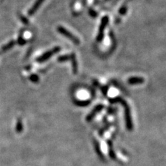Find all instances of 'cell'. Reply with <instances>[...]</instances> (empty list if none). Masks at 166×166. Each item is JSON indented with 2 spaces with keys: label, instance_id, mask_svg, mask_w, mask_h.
Instances as JSON below:
<instances>
[{
  "label": "cell",
  "instance_id": "obj_8",
  "mask_svg": "<svg viewBox=\"0 0 166 166\" xmlns=\"http://www.w3.org/2000/svg\"><path fill=\"white\" fill-rule=\"evenodd\" d=\"M109 146V156H110V157L114 159V158H116V155L115 153H114V152L113 150V148H112V145H111V142H109L108 144Z\"/></svg>",
  "mask_w": 166,
  "mask_h": 166
},
{
  "label": "cell",
  "instance_id": "obj_5",
  "mask_svg": "<svg viewBox=\"0 0 166 166\" xmlns=\"http://www.w3.org/2000/svg\"><path fill=\"white\" fill-rule=\"evenodd\" d=\"M103 108H104V106L102 105H98L97 106H96L95 108L92 110V111L89 114H88L87 116L86 117V121H92V119L94 118L95 116L98 113H99V112L101 111Z\"/></svg>",
  "mask_w": 166,
  "mask_h": 166
},
{
  "label": "cell",
  "instance_id": "obj_11",
  "mask_svg": "<svg viewBox=\"0 0 166 166\" xmlns=\"http://www.w3.org/2000/svg\"><path fill=\"white\" fill-rule=\"evenodd\" d=\"M70 60V55H62V56H61V57H60L59 58H58V61L59 62H65V61H67V60Z\"/></svg>",
  "mask_w": 166,
  "mask_h": 166
},
{
  "label": "cell",
  "instance_id": "obj_2",
  "mask_svg": "<svg viewBox=\"0 0 166 166\" xmlns=\"http://www.w3.org/2000/svg\"><path fill=\"white\" fill-rule=\"evenodd\" d=\"M58 31H60V33H62L63 36H64L65 37H67V38H69L70 40H71L74 44H78L80 43V40L78 37H76L75 36H74L73 34L71 33L69 31H68L67 30H66L63 27H59L58 28Z\"/></svg>",
  "mask_w": 166,
  "mask_h": 166
},
{
  "label": "cell",
  "instance_id": "obj_13",
  "mask_svg": "<svg viewBox=\"0 0 166 166\" xmlns=\"http://www.w3.org/2000/svg\"><path fill=\"white\" fill-rule=\"evenodd\" d=\"M29 79L32 82H33V83H37V82L39 81L38 76H36V75H34V74L33 75H31V76L29 77Z\"/></svg>",
  "mask_w": 166,
  "mask_h": 166
},
{
  "label": "cell",
  "instance_id": "obj_3",
  "mask_svg": "<svg viewBox=\"0 0 166 166\" xmlns=\"http://www.w3.org/2000/svg\"><path fill=\"white\" fill-rule=\"evenodd\" d=\"M109 22V19L107 16H105L103 18H102V22H101V24L100 26V29H99V35L97 36V41L98 42H100L102 41V38H103V33H104V30L105 29V27H107V24Z\"/></svg>",
  "mask_w": 166,
  "mask_h": 166
},
{
  "label": "cell",
  "instance_id": "obj_12",
  "mask_svg": "<svg viewBox=\"0 0 166 166\" xmlns=\"http://www.w3.org/2000/svg\"><path fill=\"white\" fill-rule=\"evenodd\" d=\"M89 103L90 101H89V100H85V101H77L76 102V104L78 105V106H86V105Z\"/></svg>",
  "mask_w": 166,
  "mask_h": 166
},
{
  "label": "cell",
  "instance_id": "obj_4",
  "mask_svg": "<svg viewBox=\"0 0 166 166\" xmlns=\"http://www.w3.org/2000/svg\"><path fill=\"white\" fill-rule=\"evenodd\" d=\"M60 49L59 47H56L55 49H53V50H51L50 51H48V52H46L45 54H44L41 56V57H39V58H37V61L39 62H42L46 61V60H48L49 58H50L51 56H52L53 54H55V53L59 52Z\"/></svg>",
  "mask_w": 166,
  "mask_h": 166
},
{
  "label": "cell",
  "instance_id": "obj_7",
  "mask_svg": "<svg viewBox=\"0 0 166 166\" xmlns=\"http://www.w3.org/2000/svg\"><path fill=\"white\" fill-rule=\"evenodd\" d=\"M70 60H71L72 69H73L74 74H77L78 71V62H77L75 53H72V54L70 55Z\"/></svg>",
  "mask_w": 166,
  "mask_h": 166
},
{
  "label": "cell",
  "instance_id": "obj_6",
  "mask_svg": "<svg viewBox=\"0 0 166 166\" xmlns=\"http://www.w3.org/2000/svg\"><path fill=\"white\" fill-rule=\"evenodd\" d=\"M144 82L145 79L141 78V77H131L127 80V83L132 85H141Z\"/></svg>",
  "mask_w": 166,
  "mask_h": 166
},
{
  "label": "cell",
  "instance_id": "obj_1",
  "mask_svg": "<svg viewBox=\"0 0 166 166\" xmlns=\"http://www.w3.org/2000/svg\"><path fill=\"white\" fill-rule=\"evenodd\" d=\"M109 102L111 103H121L123 105L124 110H125V119L126 123V127L129 131H132L134 129V125L132 123V117H131V111L129 105L125 100L121 97H116L114 99H109Z\"/></svg>",
  "mask_w": 166,
  "mask_h": 166
},
{
  "label": "cell",
  "instance_id": "obj_10",
  "mask_svg": "<svg viewBox=\"0 0 166 166\" xmlns=\"http://www.w3.org/2000/svg\"><path fill=\"white\" fill-rule=\"evenodd\" d=\"M95 147H96V152H97L98 154H99V156H100V158H103V156H102V154L101 153V152H100V146H99V143H98L97 142H96Z\"/></svg>",
  "mask_w": 166,
  "mask_h": 166
},
{
  "label": "cell",
  "instance_id": "obj_9",
  "mask_svg": "<svg viewBox=\"0 0 166 166\" xmlns=\"http://www.w3.org/2000/svg\"><path fill=\"white\" fill-rule=\"evenodd\" d=\"M22 130H23V124L20 119H19L17 123V125H16V131L20 133L22 132Z\"/></svg>",
  "mask_w": 166,
  "mask_h": 166
},
{
  "label": "cell",
  "instance_id": "obj_14",
  "mask_svg": "<svg viewBox=\"0 0 166 166\" xmlns=\"http://www.w3.org/2000/svg\"><path fill=\"white\" fill-rule=\"evenodd\" d=\"M101 90L102 93H104V95H107V93L108 92V88H107V86H103V87H102Z\"/></svg>",
  "mask_w": 166,
  "mask_h": 166
}]
</instances>
